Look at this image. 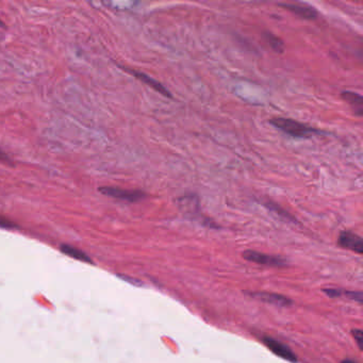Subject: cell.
Here are the masks:
<instances>
[{"label":"cell","instance_id":"obj_3","mask_svg":"<svg viewBox=\"0 0 363 363\" xmlns=\"http://www.w3.org/2000/svg\"><path fill=\"white\" fill-rule=\"evenodd\" d=\"M242 257L245 260L249 262L258 263L261 265H269V266H283L285 265V261L281 259L280 257L266 255L262 253H258L254 250H246L242 254Z\"/></svg>","mask_w":363,"mask_h":363},{"label":"cell","instance_id":"obj_13","mask_svg":"<svg viewBox=\"0 0 363 363\" xmlns=\"http://www.w3.org/2000/svg\"><path fill=\"white\" fill-rule=\"evenodd\" d=\"M0 227L7 228V229H12V228H16L17 226L14 224V222H12L10 220H7V219L2 218V216H0Z\"/></svg>","mask_w":363,"mask_h":363},{"label":"cell","instance_id":"obj_2","mask_svg":"<svg viewBox=\"0 0 363 363\" xmlns=\"http://www.w3.org/2000/svg\"><path fill=\"white\" fill-rule=\"evenodd\" d=\"M99 192L105 196L121 199V201H127V202H139L141 201V199H144L146 196H147L142 191L124 190V189H120V187H114V186H101L99 187Z\"/></svg>","mask_w":363,"mask_h":363},{"label":"cell","instance_id":"obj_7","mask_svg":"<svg viewBox=\"0 0 363 363\" xmlns=\"http://www.w3.org/2000/svg\"><path fill=\"white\" fill-rule=\"evenodd\" d=\"M280 5H281V7H283L285 10L292 12L293 14L302 17V19H303V20H312L318 19V16H319L318 11H316L314 8L309 7V5H306V4L283 3V4H280Z\"/></svg>","mask_w":363,"mask_h":363},{"label":"cell","instance_id":"obj_14","mask_svg":"<svg viewBox=\"0 0 363 363\" xmlns=\"http://www.w3.org/2000/svg\"><path fill=\"white\" fill-rule=\"evenodd\" d=\"M354 338L357 340V343H358V346L360 349H362V345H363V332L360 329H355L353 331Z\"/></svg>","mask_w":363,"mask_h":363},{"label":"cell","instance_id":"obj_15","mask_svg":"<svg viewBox=\"0 0 363 363\" xmlns=\"http://www.w3.org/2000/svg\"><path fill=\"white\" fill-rule=\"evenodd\" d=\"M0 161H3V162H9L10 161L9 157L5 155L1 149H0Z\"/></svg>","mask_w":363,"mask_h":363},{"label":"cell","instance_id":"obj_6","mask_svg":"<svg viewBox=\"0 0 363 363\" xmlns=\"http://www.w3.org/2000/svg\"><path fill=\"white\" fill-rule=\"evenodd\" d=\"M263 342L266 345V347L268 349H271L275 355H277L280 358H282L284 360H288L290 362H296V356L294 353L286 346V345L282 344L281 342L277 341V340H274L272 338H265L263 339Z\"/></svg>","mask_w":363,"mask_h":363},{"label":"cell","instance_id":"obj_9","mask_svg":"<svg viewBox=\"0 0 363 363\" xmlns=\"http://www.w3.org/2000/svg\"><path fill=\"white\" fill-rule=\"evenodd\" d=\"M342 98L346 101L356 115L362 116L363 114V98L361 95L350 91H343L341 94Z\"/></svg>","mask_w":363,"mask_h":363},{"label":"cell","instance_id":"obj_12","mask_svg":"<svg viewBox=\"0 0 363 363\" xmlns=\"http://www.w3.org/2000/svg\"><path fill=\"white\" fill-rule=\"evenodd\" d=\"M264 206L267 207L268 209H271V210L275 211V212H277L279 215L283 216V218H285V219H288V220H293L292 216H291L288 212H286V211H284V210L281 209V208L278 206L277 203H274V202H271V201H267L266 202H264Z\"/></svg>","mask_w":363,"mask_h":363},{"label":"cell","instance_id":"obj_5","mask_svg":"<svg viewBox=\"0 0 363 363\" xmlns=\"http://www.w3.org/2000/svg\"><path fill=\"white\" fill-rule=\"evenodd\" d=\"M121 68L124 69V70H126V72L130 73L131 75H133L134 77H136L138 80L142 81L143 83H145V84H147L148 86L151 87L152 90H155L156 92H158L159 94H161V95L165 96V97H167V98H172V94H171V92H169V91L166 89V87L164 86V85L161 83V82L157 81L156 79L149 77L148 75H146V74H144V73L138 72V70L129 69V68L124 67V66H121Z\"/></svg>","mask_w":363,"mask_h":363},{"label":"cell","instance_id":"obj_4","mask_svg":"<svg viewBox=\"0 0 363 363\" xmlns=\"http://www.w3.org/2000/svg\"><path fill=\"white\" fill-rule=\"evenodd\" d=\"M339 245L343 248L355 251L357 254L363 253V240L358 234L351 231H342L339 237Z\"/></svg>","mask_w":363,"mask_h":363},{"label":"cell","instance_id":"obj_8","mask_svg":"<svg viewBox=\"0 0 363 363\" xmlns=\"http://www.w3.org/2000/svg\"><path fill=\"white\" fill-rule=\"evenodd\" d=\"M251 297L257 298V300L262 301L267 303L275 304V306H289L292 302L282 295L275 294V293H267V292H251L249 294Z\"/></svg>","mask_w":363,"mask_h":363},{"label":"cell","instance_id":"obj_16","mask_svg":"<svg viewBox=\"0 0 363 363\" xmlns=\"http://www.w3.org/2000/svg\"><path fill=\"white\" fill-rule=\"evenodd\" d=\"M342 363H357V362H355L353 360H343Z\"/></svg>","mask_w":363,"mask_h":363},{"label":"cell","instance_id":"obj_10","mask_svg":"<svg viewBox=\"0 0 363 363\" xmlns=\"http://www.w3.org/2000/svg\"><path fill=\"white\" fill-rule=\"evenodd\" d=\"M60 250L62 251L64 255L73 258V259H76L78 261H82V262H86V263H91V264H93V261L89 256L84 254L82 250L74 247V246L63 244V245H61Z\"/></svg>","mask_w":363,"mask_h":363},{"label":"cell","instance_id":"obj_17","mask_svg":"<svg viewBox=\"0 0 363 363\" xmlns=\"http://www.w3.org/2000/svg\"><path fill=\"white\" fill-rule=\"evenodd\" d=\"M3 25V23H2V21H0V26H2Z\"/></svg>","mask_w":363,"mask_h":363},{"label":"cell","instance_id":"obj_1","mask_svg":"<svg viewBox=\"0 0 363 363\" xmlns=\"http://www.w3.org/2000/svg\"><path fill=\"white\" fill-rule=\"evenodd\" d=\"M269 122L276 127L279 130L289 134L293 138H310L314 134H320L321 131L311 126L302 124L291 119H283V117H274Z\"/></svg>","mask_w":363,"mask_h":363},{"label":"cell","instance_id":"obj_11","mask_svg":"<svg viewBox=\"0 0 363 363\" xmlns=\"http://www.w3.org/2000/svg\"><path fill=\"white\" fill-rule=\"evenodd\" d=\"M264 38L266 40V42L269 44V46H271L275 51L279 52V54H282V52L284 51V48H285L284 43L280 38L276 37V35L273 34L272 32H268V31L264 32Z\"/></svg>","mask_w":363,"mask_h":363}]
</instances>
